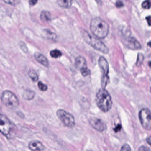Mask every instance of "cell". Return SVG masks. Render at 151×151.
<instances>
[{
    "label": "cell",
    "mask_w": 151,
    "mask_h": 151,
    "mask_svg": "<svg viewBox=\"0 0 151 151\" xmlns=\"http://www.w3.org/2000/svg\"><path fill=\"white\" fill-rule=\"evenodd\" d=\"M59 6L64 8H69L72 5V0H57Z\"/></svg>",
    "instance_id": "14"
},
{
    "label": "cell",
    "mask_w": 151,
    "mask_h": 151,
    "mask_svg": "<svg viewBox=\"0 0 151 151\" xmlns=\"http://www.w3.org/2000/svg\"><path fill=\"white\" fill-rule=\"evenodd\" d=\"M99 64L102 72L101 78V86L102 88H105L109 82V64L107 61L103 56H101L99 60Z\"/></svg>",
    "instance_id": "7"
},
{
    "label": "cell",
    "mask_w": 151,
    "mask_h": 151,
    "mask_svg": "<svg viewBox=\"0 0 151 151\" xmlns=\"http://www.w3.org/2000/svg\"><path fill=\"white\" fill-rule=\"evenodd\" d=\"M35 96V93L32 91H27L24 92L23 94L24 98L27 100H30L34 98Z\"/></svg>",
    "instance_id": "16"
},
{
    "label": "cell",
    "mask_w": 151,
    "mask_h": 151,
    "mask_svg": "<svg viewBox=\"0 0 151 151\" xmlns=\"http://www.w3.org/2000/svg\"><path fill=\"white\" fill-rule=\"evenodd\" d=\"M75 66L79 70L84 77H86L91 74V70L87 68L86 60L82 56H78L75 60Z\"/></svg>",
    "instance_id": "9"
},
{
    "label": "cell",
    "mask_w": 151,
    "mask_h": 151,
    "mask_svg": "<svg viewBox=\"0 0 151 151\" xmlns=\"http://www.w3.org/2000/svg\"><path fill=\"white\" fill-rule=\"evenodd\" d=\"M123 43L126 47L131 50H139L141 48V46L139 42L136 39L130 36L125 37L123 39Z\"/></svg>",
    "instance_id": "10"
},
{
    "label": "cell",
    "mask_w": 151,
    "mask_h": 151,
    "mask_svg": "<svg viewBox=\"0 0 151 151\" xmlns=\"http://www.w3.org/2000/svg\"><path fill=\"white\" fill-rule=\"evenodd\" d=\"M142 7L145 9H149L151 7V0H145L142 3Z\"/></svg>",
    "instance_id": "20"
},
{
    "label": "cell",
    "mask_w": 151,
    "mask_h": 151,
    "mask_svg": "<svg viewBox=\"0 0 151 151\" xmlns=\"http://www.w3.org/2000/svg\"><path fill=\"white\" fill-rule=\"evenodd\" d=\"M122 129V126L120 125V124H118L114 129V130L115 132H118L120 131Z\"/></svg>",
    "instance_id": "27"
},
{
    "label": "cell",
    "mask_w": 151,
    "mask_h": 151,
    "mask_svg": "<svg viewBox=\"0 0 151 151\" xmlns=\"http://www.w3.org/2000/svg\"><path fill=\"white\" fill-rule=\"evenodd\" d=\"M4 2L11 5L12 6H16L20 2V0H3Z\"/></svg>",
    "instance_id": "21"
},
{
    "label": "cell",
    "mask_w": 151,
    "mask_h": 151,
    "mask_svg": "<svg viewBox=\"0 0 151 151\" xmlns=\"http://www.w3.org/2000/svg\"><path fill=\"white\" fill-rule=\"evenodd\" d=\"M0 119L1 132L8 138H11L12 132L14 130L13 124L5 115L1 114Z\"/></svg>",
    "instance_id": "5"
},
{
    "label": "cell",
    "mask_w": 151,
    "mask_h": 151,
    "mask_svg": "<svg viewBox=\"0 0 151 151\" xmlns=\"http://www.w3.org/2000/svg\"><path fill=\"white\" fill-rule=\"evenodd\" d=\"M116 6L117 8H120L122 7L123 6V3L122 2V1H116Z\"/></svg>",
    "instance_id": "25"
},
{
    "label": "cell",
    "mask_w": 151,
    "mask_h": 151,
    "mask_svg": "<svg viewBox=\"0 0 151 151\" xmlns=\"http://www.w3.org/2000/svg\"><path fill=\"white\" fill-rule=\"evenodd\" d=\"M29 147L32 151H43L45 149V146L40 141L32 140L29 144Z\"/></svg>",
    "instance_id": "12"
},
{
    "label": "cell",
    "mask_w": 151,
    "mask_h": 151,
    "mask_svg": "<svg viewBox=\"0 0 151 151\" xmlns=\"http://www.w3.org/2000/svg\"><path fill=\"white\" fill-rule=\"evenodd\" d=\"M34 56L35 59L38 62L45 67H48L49 66V63L48 60L45 55L40 53L36 52L34 54Z\"/></svg>",
    "instance_id": "13"
},
{
    "label": "cell",
    "mask_w": 151,
    "mask_h": 151,
    "mask_svg": "<svg viewBox=\"0 0 151 151\" xmlns=\"http://www.w3.org/2000/svg\"><path fill=\"white\" fill-rule=\"evenodd\" d=\"M150 93H151V87H150Z\"/></svg>",
    "instance_id": "33"
},
{
    "label": "cell",
    "mask_w": 151,
    "mask_h": 151,
    "mask_svg": "<svg viewBox=\"0 0 151 151\" xmlns=\"http://www.w3.org/2000/svg\"><path fill=\"white\" fill-rule=\"evenodd\" d=\"M38 86L39 89L42 91H46L48 88L47 86L43 83L41 81H40L38 83Z\"/></svg>",
    "instance_id": "22"
},
{
    "label": "cell",
    "mask_w": 151,
    "mask_h": 151,
    "mask_svg": "<svg viewBox=\"0 0 151 151\" xmlns=\"http://www.w3.org/2000/svg\"><path fill=\"white\" fill-rule=\"evenodd\" d=\"M50 55L51 57L53 58H58L62 55V53L58 49H54L50 52Z\"/></svg>",
    "instance_id": "18"
},
{
    "label": "cell",
    "mask_w": 151,
    "mask_h": 151,
    "mask_svg": "<svg viewBox=\"0 0 151 151\" xmlns=\"http://www.w3.org/2000/svg\"><path fill=\"white\" fill-rule=\"evenodd\" d=\"M144 60V56L142 54L139 53L137 55V59L136 65L137 67H139L143 63Z\"/></svg>",
    "instance_id": "19"
},
{
    "label": "cell",
    "mask_w": 151,
    "mask_h": 151,
    "mask_svg": "<svg viewBox=\"0 0 151 151\" xmlns=\"http://www.w3.org/2000/svg\"><path fill=\"white\" fill-rule=\"evenodd\" d=\"M2 104L9 109H14L19 106V101L16 95L13 92L5 91L1 95Z\"/></svg>",
    "instance_id": "4"
},
{
    "label": "cell",
    "mask_w": 151,
    "mask_h": 151,
    "mask_svg": "<svg viewBox=\"0 0 151 151\" xmlns=\"http://www.w3.org/2000/svg\"><path fill=\"white\" fill-rule=\"evenodd\" d=\"M139 117L143 128L147 130H151V113L149 109H142L139 113Z\"/></svg>",
    "instance_id": "8"
},
{
    "label": "cell",
    "mask_w": 151,
    "mask_h": 151,
    "mask_svg": "<svg viewBox=\"0 0 151 151\" xmlns=\"http://www.w3.org/2000/svg\"><path fill=\"white\" fill-rule=\"evenodd\" d=\"M139 151H150V149L145 146H142L139 147L138 149Z\"/></svg>",
    "instance_id": "26"
},
{
    "label": "cell",
    "mask_w": 151,
    "mask_h": 151,
    "mask_svg": "<svg viewBox=\"0 0 151 151\" xmlns=\"http://www.w3.org/2000/svg\"><path fill=\"white\" fill-rule=\"evenodd\" d=\"M96 102L100 109L106 113L111 109L113 106L112 98L105 88L100 89L96 96Z\"/></svg>",
    "instance_id": "2"
},
{
    "label": "cell",
    "mask_w": 151,
    "mask_h": 151,
    "mask_svg": "<svg viewBox=\"0 0 151 151\" xmlns=\"http://www.w3.org/2000/svg\"><path fill=\"white\" fill-rule=\"evenodd\" d=\"M82 34L86 42L95 50L105 54L109 52V49L98 38L95 36H92L85 30H82Z\"/></svg>",
    "instance_id": "3"
},
{
    "label": "cell",
    "mask_w": 151,
    "mask_h": 151,
    "mask_svg": "<svg viewBox=\"0 0 151 151\" xmlns=\"http://www.w3.org/2000/svg\"><path fill=\"white\" fill-rule=\"evenodd\" d=\"M147 45L151 48V41L148 42V43H147Z\"/></svg>",
    "instance_id": "31"
},
{
    "label": "cell",
    "mask_w": 151,
    "mask_h": 151,
    "mask_svg": "<svg viewBox=\"0 0 151 151\" xmlns=\"http://www.w3.org/2000/svg\"><path fill=\"white\" fill-rule=\"evenodd\" d=\"M37 2L38 0H30L29 1V3L30 6H34L36 5Z\"/></svg>",
    "instance_id": "28"
},
{
    "label": "cell",
    "mask_w": 151,
    "mask_h": 151,
    "mask_svg": "<svg viewBox=\"0 0 151 151\" xmlns=\"http://www.w3.org/2000/svg\"><path fill=\"white\" fill-rule=\"evenodd\" d=\"M90 29L93 36L99 39L105 38L108 34V24L99 17L93 18L91 21Z\"/></svg>",
    "instance_id": "1"
},
{
    "label": "cell",
    "mask_w": 151,
    "mask_h": 151,
    "mask_svg": "<svg viewBox=\"0 0 151 151\" xmlns=\"http://www.w3.org/2000/svg\"><path fill=\"white\" fill-rule=\"evenodd\" d=\"M150 64H149V67H151V62H149Z\"/></svg>",
    "instance_id": "32"
},
{
    "label": "cell",
    "mask_w": 151,
    "mask_h": 151,
    "mask_svg": "<svg viewBox=\"0 0 151 151\" xmlns=\"http://www.w3.org/2000/svg\"><path fill=\"white\" fill-rule=\"evenodd\" d=\"M45 31L46 33L47 34V36L49 37L50 39H54L56 37V36L50 31L48 30H46Z\"/></svg>",
    "instance_id": "23"
},
{
    "label": "cell",
    "mask_w": 151,
    "mask_h": 151,
    "mask_svg": "<svg viewBox=\"0 0 151 151\" xmlns=\"http://www.w3.org/2000/svg\"><path fill=\"white\" fill-rule=\"evenodd\" d=\"M146 141L148 143V145L151 146V136H149L147 138Z\"/></svg>",
    "instance_id": "30"
},
{
    "label": "cell",
    "mask_w": 151,
    "mask_h": 151,
    "mask_svg": "<svg viewBox=\"0 0 151 151\" xmlns=\"http://www.w3.org/2000/svg\"><path fill=\"white\" fill-rule=\"evenodd\" d=\"M29 76L31 79L33 81V82H37L38 80L39 77L38 75L37 74L36 71L34 70H30L29 72Z\"/></svg>",
    "instance_id": "17"
},
{
    "label": "cell",
    "mask_w": 151,
    "mask_h": 151,
    "mask_svg": "<svg viewBox=\"0 0 151 151\" xmlns=\"http://www.w3.org/2000/svg\"><path fill=\"white\" fill-rule=\"evenodd\" d=\"M121 151H129L131 150L130 147L128 144H125L122 146L121 149Z\"/></svg>",
    "instance_id": "24"
},
{
    "label": "cell",
    "mask_w": 151,
    "mask_h": 151,
    "mask_svg": "<svg viewBox=\"0 0 151 151\" xmlns=\"http://www.w3.org/2000/svg\"><path fill=\"white\" fill-rule=\"evenodd\" d=\"M40 18L44 22H49L51 20V14L48 11H42L40 14Z\"/></svg>",
    "instance_id": "15"
},
{
    "label": "cell",
    "mask_w": 151,
    "mask_h": 151,
    "mask_svg": "<svg viewBox=\"0 0 151 151\" xmlns=\"http://www.w3.org/2000/svg\"><path fill=\"white\" fill-rule=\"evenodd\" d=\"M90 125L99 132L104 131L107 129V126L104 121L97 117H92L89 120Z\"/></svg>",
    "instance_id": "11"
},
{
    "label": "cell",
    "mask_w": 151,
    "mask_h": 151,
    "mask_svg": "<svg viewBox=\"0 0 151 151\" xmlns=\"http://www.w3.org/2000/svg\"><path fill=\"white\" fill-rule=\"evenodd\" d=\"M57 117L66 127L74 128L76 125L75 118L73 116L68 112L62 109H59L56 112Z\"/></svg>",
    "instance_id": "6"
},
{
    "label": "cell",
    "mask_w": 151,
    "mask_h": 151,
    "mask_svg": "<svg viewBox=\"0 0 151 151\" xmlns=\"http://www.w3.org/2000/svg\"><path fill=\"white\" fill-rule=\"evenodd\" d=\"M146 20L147 22L148 25L149 26H151V16H148L146 17Z\"/></svg>",
    "instance_id": "29"
}]
</instances>
